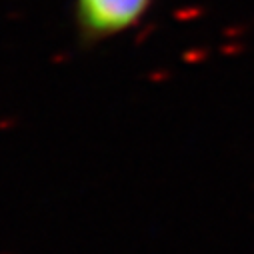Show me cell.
<instances>
[{
	"mask_svg": "<svg viewBox=\"0 0 254 254\" xmlns=\"http://www.w3.org/2000/svg\"><path fill=\"white\" fill-rule=\"evenodd\" d=\"M154 0H76V20L86 42H100L136 26Z\"/></svg>",
	"mask_w": 254,
	"mask_h": 254,
	"instance_id": "obj_1",
	"label": "cell"
}]
</instances>
